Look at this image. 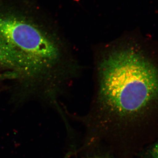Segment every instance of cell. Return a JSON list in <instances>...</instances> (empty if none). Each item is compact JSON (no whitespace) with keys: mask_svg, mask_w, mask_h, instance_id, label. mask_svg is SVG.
I'll use <instances>...</instances> for the list:
<instances>
[{"mask_svg":"<svg viewBox=\"0 0 158 158\" xmlns=\"http://www.w3.org/2000/svg\"><path fill=\"white\" fill-rule=\"evenodd\" d=\"M95 72L92 114L99 123L123 126L158 98V70L123 38L99 49Z\"/></svg>","mask_w":158,"mask_h":158,"instance_id":"1","label":"cell"},{"mask_svg":"<svg viewBox=\"0 0 158 158\" xmlns=\"http://www.w3.org/2000/svg\"><path fill=\"white\" fill-rule=\"evenodd\" d=\"M0 39L40 72L56 74L68 86L79 73V63L68 43L24 19L0 15Z\"/></svg>","mask_w":158,"mask_h":158,"instance_id":"2","label":"cell"},{"mask_svg":"<svg viewBox=\"0 0 158 158\" xmlns=\"http://www.w3.org/2000/svg\"><path fill=\"white\" fill-rule=\"evenodd\" d=\"M0 67L27 74L40 72L34 65L0 39Z\"/></svg>","mask_w":158,"mask_h":158,"instance_id":"3","label":"cell"},{"mask_svg":"<svg viewBox=\"0 0 158 158\" xmlns=\"http://www.w3.org/2000/svg\"><path fill=\"white\" fill-rule=\"evenodd\" d=\"M152 154L153 158H158V141L153 148Z\"/></svg>","mask_w":158,"mask_h":158,"instance_id":"4","label":"cell"},{"mask_svg":"<svg viewBox=\"0 0 158 158\" xmlns=\"http://www.w3.org/2000/svg\"><path fill=\"white\" fill-rule=\"evenodd\" d=\"M74 1H75V2H78L80 0H74Z\"/></svg>","mask_w":158,"mask_h":158,"instance_id":"5","label":"cell"}]
</instances>
